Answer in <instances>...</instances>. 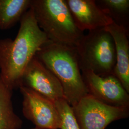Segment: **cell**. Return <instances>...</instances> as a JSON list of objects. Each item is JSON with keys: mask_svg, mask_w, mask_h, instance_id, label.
I'll return each instance as SVG.
<instances>
[{"mask_svg": "<svg viewBox=\"0 0 129 129\" xmlns=\"http://www.w3.org/2000/svg\"><path fill=\"white\" fill-rule=\"evenodd\" d=\"M15 38L0 39V76L13 91L19 88L24 70L42 47L50 41L38 26L31 8L21 19Z\"/></svg>", "mask_w": 129, "mask_h": 129, "instance_id": "1", "label": "cell"}, {"mask_svg": "<svg viewBox=\"0 0 129 129\" xmlns=\"http://www.w3.org/2000/svg\"><path fill=\"white\" fill-rule=\"evenodd\" d=\"M36 57L58 79L63 89L64 99L72 107L88 94L75 46L49 41L37 52Z\"/></svg>", "mask_w": 129, "mask_h": 129, "instance_id": "2", "label": "cell"}, {"mask_svg": "<svg viewBox=\"0 0 129 129\" xmlns=\"http://www.w3.org/2000/svg\"><path fill=\"white\" fill-rule=\"evenodd\" d=\"M37 24L51 42L76 46L83 37L74 23L66 0H31Z\"/></svg>", "mask_w": 129, "mask_h": 129, "instance_id": "3", "label": "cell"}, {"mask_svg": "<svg viewBox=\"0 0 129 129\" xmlns=\"http://www.w3.org/2000/svg\"><path fill=\"white\" fill-rule=\"evenodd\" d=\"M75 48L81 72L90 70L101 76L114 75L115 44L110 33L104 28L84 35Z\"/></svg>", "mask_w": 129, "mask_h": 129, "instance_id": "4", "label": "cell"}, {"mask_svg": "<svg viewBox=\"0 0 129 129\" xmlns=\"http://www.w3.org/2000/svg\"><path fill=\"white\" fill-rule=\"evenodd\" d=\"M72 109L80 129H105L111 123L129 116V108L106 104L89 94Z\"/></svg>", "mask_w": 129, "mask_h": 129, "instance_id": "5", "label": "cell"}, {"mask_svg": "<svg viewBox=\"0 0 129 129\" xmlns=\"http://www.w3.org/2000/svg\"><path fill=\"white\" fill-rule=\"evenodd\" d=\"M19 88L23 96V114L35 127L60 129V118L54 102L23 86Z\"/></svg>", "mask_w": 129, "mask_h": 129, "instance_id": "6", "label": "cell"}, {"mask_svg": "<svg viewBox=\"0 0 129 129\" xmlns=\"http://www.w3.org/2000/svg\"><path fill=\"white\" fill-rule=\"evenodd\" d=\"M81 72L88 94L109 105L129 108V93L114 75L101 76L90 70Z\"/></svg>", "mask_w": 129, "mask_h": 129, "instance_id": "7", "label": "cell"}, {"mask_svg": "<svg viewBox=\"0 0 129 129\" xmlns=\"http://www.w3.org/2000/svg\"><path fill=\"white\" fill-rule=\"evenodd\" d=\"M20 86L28 88L52 102L64 98L63 89L58 79L36 56L24 70Z\"/></svg>", "mask_w": 129, "mask_h": 129, "instance_id": "8", "label": "cell"}, {"mask_svg": "<svg viewBox=\"0 0 129 129\" xmlns=\"http://www.w3.org/2000/svg\"><path fill=\"white\" fill-rule=\"evenodd\" d=\"M74 23L84 33L104 28L113 23L101 9L96 0H66Z\"/></svg>", "mask_w": 129, "mask_h": 129, "instance_id": "9", "label": "cell"}, {"mask_svg": "<svg viewBox=\"0 0 129 129\" xmlns=\"http://www.w3.org/2000/svg\"><path fill=\"white\" fill-rule=\"evenodd\" d=\"M104 29L110 33L115 44L116 62L114 75L129 93V31L114 23Z\"/></svg>", "mask_w": 129, "mask_h": 129, "instance_id": "10", "label": "cell"}, {"mask_svg": "<svg viewBox=\"0 0 129 129\" xmlns=\"http://www.w3.org/2000/svg\"><path fill=\"white\" fill-rule=\"evenodd\" d=\"M12 92L0 76V129H21L23 126V120L14 111Z\"/></svg>", "mask_w": 129, "mask_h": 129, "instance_id": "11", "label": "cell"}, {"mask_svg": "<svg viewBox=\"0 0 129 129\" xmlns=\"http://www.w3.org/2000/svg\"><path fill=\"white\" fill-rule=\"evenodd\" d=\"M31 0H0V30L13 27L30 9Z\"/></svg>", "mask_w": 129, "mask_h": 129, "instance_id": "12", "label": "cell"}, {"mask_svg": "<svg viewBox=\"0 0 129 129\" xmlns=\"http://www.w3.org/2000/svg\"><path fill=\"white\" fill-rule=\"evenodd\" d=\"M96 3L114 23L129 31V0H98Z\"/></svg>", "mask_w": 129, "mask_h": 129, "instance_id": "13", "label": "cell"}, {"mask_svg": "<svg viewBox=\"0 0 129 129\" xmlns=\"http://www.w3.org/2000/svg\"><path fill=\"white\" fill-rule=\"evenodd\" d=\"M60 120V129H80L71 106L64 98L54 102Z\"/></svg>", "mask_w": 129, "mask_h": 129, "instance_id": "14", "label": "cell"}, {"mask_svg": "<svg viewBox=\"0 0 129 129\" xmlns=\"http://www.w3.org/2000/svg\"><path fill=\"white\" fill-rule=\"evenodd\" d=\"M40 129V128H36V127H35V128H32V129Z\"/></svg>", "mask_w": 129, "mask_h": 129, "instance_id": "15", "label": "cell"}]
</instances>
